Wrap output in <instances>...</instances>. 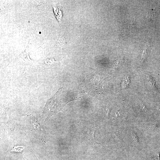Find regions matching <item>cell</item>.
<instances>
[{
    "label": "cell",
    "instance_id": "1",
    "mask_svg": "<svg viewBox=\"0 0 160 160\" xmlns=\"http://www.w3.org/2000/svg\"><path fill=\"white\" fill-rule=\"evenodd\" d=\"M62 88L63 87L60 88L54 95L47 101L43 114L48 118L61 110L65 105L63 100H59V95Z\"/></svg>",
    "mask_w": 160,
    "mask_h": 160
},
{
    "label": "cell",
    "instance_id": "2",
    "mask_svg": "<svg viewBox=\"0 0 160 160\" xmlns=\"http://www.w3.org/2000/svg\"><path fill=\"white\" fill-rule=\"evenodd\" d=\"M53 7L55 16L58 20L60 21L62 15L61 9L56 5L53 6Z\"/></svg>",
    "mask_w": 160,
    "mask_h": 160
},
{
    "label": "cell",
    "instance_id": "3",
    "mask_svg": "<svg viewBox=\"0 0 160 160\" xmlns=\"http://www.w3.org/2000/svg\"><path fill=\"white\" fill-rule=\"evenodd\" d=\"M24 148L22 147H14L11 150V151H15L21 153L22 154V152L23 151Z\"/></svg>",
    "mask_w": 160,
    "mask_h": 160
}]
</instances>
